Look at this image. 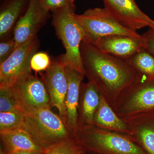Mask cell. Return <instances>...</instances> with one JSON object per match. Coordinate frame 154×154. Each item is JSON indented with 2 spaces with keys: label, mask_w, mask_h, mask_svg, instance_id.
Here are the masks:
<instances>
[{
  "label": "cell",
  "mask_w": 154,
  "mask_h": 154,
  "mask_svg": "<svg viewBox=\"0 0 154 154\" xmlns=\"http://www.w3.org/2000/svg\"><path fill=\"white\" fill-rule=\"evenodd\" d=\"M85 76L113 108L120 95L142 76L125 60L83 41L80 46Z\"/></svg>",
  "instance_id": "obj_1"
},
{
  "label": "cell",
  "mask_w": 154,
  "mask_h": 154,
  "mask_svg": "<svg viewBox=\"0 0 154 154\" xmlns=\"http://www.w3.org/2000/svg\"><path fill=\"white\" fill-rule=\"evenodd\" d=\"M75 5L56 9L52 12V25L61 40L66 52L58 58L66 66L85 76L81 58L80 46L85 34L76 19Z\"/></svg>",
  "instance_id": "obj_2"
},
{
  "label": "cell",
  "mask_w": 154,
  "mask_h": 154,
  "mask_svg": "<svg viewBox=\"0 0 154 154\" xmlns=\"http://www.w3.org/2000/svg\"><path fill=\"white\" fill-rule=\"evenodd\" d=\"M75 138L84 150L97 154H147L130 135L95 125L79 130Z\"/></svg>",
  "instance_id": "obj_3"
},
{
  "label": "cell",
  "mask_w": 154,
  "mask_h": 154,
  "mask_svg": "<svg viewBox=\"0 0 154 154\" xmlns=\"http://www.w3.org/2000/svg\"><path fill=\"white\" fill-rule=\"evenodd\" d=\"M20 128L44 152L56 144L72 136L60 116L45 107L25 114Z\"/></svg>",
  "instance_id": "obj_4"
},
{
  "label": "cell",
  "mask_w": 154,
  "mask_h": 154,
  "mask_svg": "<svg viewBox=\"0 0 154 154\" xmlns=\"http://www.w3.org/2000/svg\"><path fill=\"white\" fill-rule=\"evenodd\" d=\"M113 109L122 119L154 112V79L142 76L120 95Z\"/></svg>",
  "instance_id": "obj_5"
},
{
  "label": "cell",
  "mask_w": 154,
  "mask_h": 154,
  "mask_svg": "<svg viewBox=\"0 0 154 154\" xmlns=\"http://www.w3.org/2000/svg\"><path fill=\"white\" fill-rule=\"evenodd\" d=\"M85 34L84 41L94 44L98 39L111 35L141 36L140 34L125 27L104 8L88 9L81 15H75Z\"/></svg>",
  "instance_id": "obj_6"
},
{
  "label": "cell",
  "mask_w": 154,
  "mask_h": 154,
  "mask_svg": "<svg viewBox=\"0 0 154 154\" xmlns=\"http://www.w3.org/2000/svg\"><path fill=\"white\" fill-rule=\"evenodd\" d=\"M39 42L35 36L19 45L0 63V89L11 88L31 73L30 60L37 52Z\"/></svg>",
  "instance_id": "obj_7"
},
{
  "label": "cell",
  "mask_w": 154,
  "mask_h": 154,
  "mask_svg": "<svg viewBox=\"0 0 154 154\" xmlns=\"http://www.w3.org/2000/svg\"><path fill=\"white\" fill-rule=\"evenodd\" d=\"M11 88L20 109L25 114L51 107L43 80L31 73L19 80Z\"/></svg>",
  "instance_id": "obj_8"
},
{
  "label": "cell",
  "mask_w": 154,
  "mask_h": 154,
  "mask_svg": "<svg viewBox=\"0 0 154 154\" xmlns=\"http://www.w3.org/2000/svg\"><path fill=\"white\" fill-rule=\"evenodd\" d=\"M42 80L46 87L51 107L57 108L64 121L66 115L65 99L68 87L66 66L59 59L51 62Z\"/></svg>",
  "instance_id": "obj_9"
},
{
  "label": "cell",
  "mask_w": 154,
  "mask_h": 154,
  "mask_svg": "<svg viewBox=\"0 0 154 154\" xmlns=\"http://www.w3.org/2000/svg\"><path fill=\"white\" fill-rule=\"evenodd\" d=\"M49 16V11L42 7L40 0H30L27 10L19 19L14 29L13 38L16 48L36 36Z\"/></svg>",
  "instance_id": "obj_10"
},
{
  "label": "cell",
  "mask_w": 154,
  "mask_h": 154,
  "mask_svg": "<svg viewBox=\"0 0 154 154\" xmlns=\"http://www.w3.org/2000/svg\"><path fill=\"white\" fill-rule=\"evenodd\" d=\"M105 8L125 27L136 31L149 26L152 19L140 9L135 0H103Z\"/></svg>",
  "instance_id": "obj_11"
},
{
  "label": "cell",
  "mask_w": 154,
  "mask_h": 154,
  "mask_svg": "<svg viewBox=\"0 0 154 154\" xmlns=\"http://www.w3.org/2000/svg\"><path fill=\"white\" fill-rule=\"evenodd\" d=\"M145 44L142 36L115 35L99 38L92 45L104 52L125 60L145 48Z\"/></svg>",
  "instance_id": "obj_12"
},
{
  "label": "cell",
  "mask_w": 154,
  "mask_h": 154,
  "mask_svg": "<svg viewBox=\"0 0 154 154\" xmlns=\"http://www.w3.org/2000/svg\"><path fill=\"white\" fill-rule=\"evenodd\" d=\"M66 69L68 87L66 96V115L63 122L71 135L75 137L79 131L78 107L80 87L85 76L67 66Z\"/></svg>",
  "instance_id": "obj_13"
},
{
  "label": "cell",
  "mask_w": 154,
  "mask_h": 154,
  "mask_svg": "<svg viewBox=\"0 0 154 154\" xmlns=\"http://www.w3.org/2000/svg\"><path fill=\"white\" fill-rule=\"evenodd\" d=\"M101 94L91 83L82 82L80 87L78 125L79 130L94 125V117L99 107Z\"/></svg>",
  "instance_id": "obj_14"
},
{
  "label": "cell",
  "mask_w": 154,
  "mask_h": 154,
  "mask_svg": "<svg viewBox=\"0 0 154 154\" xmlns=\"http://www.w3.org/2000/svg\"><path fill=\"white\" fill-rule=\"evenodd\" d=\"M152 114L138 115L124 120L130 125L131 136L147 154H154V119Z\"/></svg>",
  "instance_id": "obj_15"
},
{
  "label": "cell",
  "mask_w": 154,
  "mask_h": 154,
  "mask_svg": "<svg viewBox=\"0 0 154 154\" xmlns=\"http://www.w3.org/2000/svg\"><path fill=\"white\" fill-rule=\"evenodd\" d=\"M94 125L110 131L132 134L129 124L116 113L101 94L100 103L94 116Z\"/></svg>",
  "instance_id": "obj_16"
},
{
  "label": "cell",
  "mask_w": 154,
  "mask_h": 154,
  "mask_svg": "<svg viewBox=\"0 0 154 154\" xmlns=\"http://www.w3.org/2000/svg\"><path fill=\"white\" fill-rule=\"evenodd\" d=\"M30 0H2L0 8V38L6 37L15 28L19 19L27 10Z\"/></svg>",
  "instance_id": "obj_17"
},
{
  "label": "cell",
  "mask_w": 154,
  "mask_h": 154,
  "mask_svg": "<svg viewBox=\"0 0 154 154\" xmlns=\"http://www.w3.org/2000/svg\"><path fill=\"white\" fill-rule=\"evenodd\" d=\"M1 148L7 150L43 152L33 139L21 128L0 132Z\"/></svg>",
  "instance_id": "obj_18"
},
{
  "label": "cell",
  "mask_w": 154,
  "mask_h": 154,
  "mask_svg": "<svg viewBox=\"0 0 154 154\" xmlns=\"http://www.w3.org/2000/svg\"><path fill=\"white\" fill-rule=\"evenodd\" d=\"M125 60L141 75L154 79V56L145 48Z\"/></svg>",
  "instance_id": "obj_19"
},
{
  "label": "cell",
  "mask_w": 154,
  "mask_h": 154,
  "mask_svg": "<svg viewBox=\"0 0 154 154\" xmlns=\"http://www.w3.org/2000/svg\"><path fill=\"white\" fill-rule=\"evenodd\" d=\"M84 151L75 137H71L48 149L44 154H82Z\"/></svg>",
  "instance_id": "obj_20"
},
{
  "label": "cell",
  "mask_w": 154,
  "mask_h": 154,
  "mask_svg": "<svg viewBox=\"0 0 154 154\" xmlns=\"http://www.w3.org/2000/svg\"><path fill=\"white\" fill-rule=\"evenodd\" d=\"M25 116L21 112H0V132L20 128Z\"/></svg>",
  "instance_id": "obj_21"
},
{
  "label": "cell",
  "mask_w": 154,
  "mask_h": 154,
  "mask_svg": "<svg viewBox=\"0 0 154 154\" xmlns=\"http://www.w3.org/2000/svg\"><path fill=\"white\" fill-rule=\"evenodd\" d=\"M22 112L11 88L0 89V112Z\"/></svg>",
  "instance_id": "obj_22"
},
{
  "label": "cell",
  "mask_w": 154,
  "mask_h": 154,
  "mask_svg": "<svg viewBox=\"0 0 154 154\" xmlns=\"http://www.w3.org/2000/svg\"><path fill=\"white\" fill-rule=\"evenodd\" d=\"M49 55L44 52H36L30 60L31 70L36 72L46 71L51 64Z\"/></svg>",
  "instance_id": "obj_23"
},
{
  "label": "cell",
  "mask_w": 154,
  "mask_h": 154,
  "mask_svg": "<svg viewBox=\"0 0 154 154\" xmlns=\"http://www.w3.org/2000/svg\"><path fill=\"white\" fill-rule=\"evenodd\" d=\"M0 43V63L6 60L16 49L14 38L3 39Z\"/></svg>",
  "instance_id": "obj_24"
},
{
  "label": "cell",
  "mask_w": 154,
  "mask_h": 154,
  "mask_svg": "<svg viewBox=\"0 0 154 154\" xmlns=\"http://www.w3.org/2000/svg\"><path fill=\"white\" fill-rule=\"evenodd\" d=\"M40 2L42 7L48 11L75 5H71L67 0H40Z\"/></svg>",
  "instance_id": "obj_25"
},
{
  "label": "cell",
  "mask_w": 154,
  "mask_h": 154,
  "mask_svg": "<svg viewBox=\"0 0 154 154\" xmlns=\"http://www.w3.org/2000/svg\"><path fill=\"white\" fill-rule=\"evenodd\" d=\"M145 40V48L154 56V30L152 28L142 35Z\"/></svg>",
  "instance_id": "obj_26"
},
{
  "label": "cell",
  "mask_w": 154,
  "mask_h": 154,
  "mask_svg": "<svg viewBox=\"0 0 154 154\" xmlns=\"http://www.w3.org/2000/svg\"><path fill=\"white\" fill-rule=\"evenodd\" d=\"M0 154H44V153L32 152L13 151L7 150L1 148Z\"/></svg>",
  "instance_id": "obj_27"
},
{
  "label": "cell",
  "mask_w": 154,
  "mask_h": 154,
  "mask_svg": "<svg viewBox=\"0 0 154 154\" xmlns=\"http://www.w3.org/2000/svg\"><path fill=\"white\" fill-rule=\"evenodd\" d=\"M82 154H97L94 152L84 150Z\"/></svg>",
  "instance_id": "obj_28"
},
{
  "label": "cell",
  "mask_w": 154,
  "mask_h": 154,
  "mask_svg": "<svg viewBox=\"0 0 154 154\" xmlns=\"http://www.w3.org/2000/svg\"><path fill=\"white\" fill-rule=\"evenodd\" d=\"M150 28H152V30H154V20H152L149 26Z\"/></svg>",
  "instance_id": "obj_29"
},
{
  "label": "cell",
  "mask_w": 154,
  "mask_h": 154,
  "mask_svg": "<svg viewBox=\"0 0 154 154\" xmlns=\"http://www.w3.org/2000/svg\"><path fill=\"white\" fill-rule=\"evenodd\" d=\"M67 2H68L69 4H70L71 5H74V3L75 0H67Z\"/></svg>",
  "instance_id": "obj_30"
}]
</instances>
